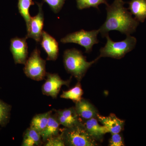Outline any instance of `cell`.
Returning a JSON list of instances; mask_svg holds the SVG:
<instances>
[{
  "instance_id": "cell-1",
  "label": "cell",
  "mask_w": 146,
  "mask_h": 146,
  "mask_svg": "<svg viewBox=\"0 0 146 146\" xmlns=\"http://www.w3.org/2000/svg\"><path fill=\"white\" fill-rule=\"evenodd\" d=\"M125 3L123 0H115L112 4L106 6L107 18L99 29L103 37H106L111 31H117L126 35L136 31L139 22L124 7Z\"/></svg>"
},
{
  "instance_id": "cell-2",
  "label": "cell",
  "mask_w": 146,
  "mask_h": 146,
  "mask_svg": "<svg viewBox=\"0 0 146 146\" xmlns=\"http://www.w3.org/2000/svg\"><path fill=\"white\" fill-rule=\"evenodd\" d=\"M100 58L99 56L91 61H86V58L80 51L75 48L66 50L63 55L65 70L80 82L91 65Z\"/></svg>"
},
{
  "instance_id": "cell-3",
  "label": "cell",
  "mask_w": 146,
  "mask_h": 146,
  "mask_svg": "<svg viewBox=\"0 0 146 146\" xmlns=\"http://www.w3.org/2000/svg\"><path fill=\"white\" fill-rule=\"evenodd\" d=\"M107 42L100 50L99 57H111L121 59L128 52L134 48L137 40L134 36L127 35L126 38L121 42H115L110 39L108 35L106 36Z\"/></svg>"
},
{
  "instance_id": "cell-4",
  "label": "cell",
  "mask_w": 146,
  "mask_h": 146,
  "mask_svg": "<svg viewBox=\"0 0 146 146\" xmlns=\"http://www.w3.org/2000/svg\"><path fill=\"white\" fill-rule=\"evenodd\" d=\"M65 146H96L97 142L88 133L83 123L70 127H65L60 132Z\"/></svg>"
},
{
  "instance_id": "cell-5",
  "label": "cell",
  "mask_w": 146,
  "mask_h": 146,
  "mask_svg": "<svg viewBox=\"0 0 146 146\" xmlns=\"http://www.w3.org/2000/svg\"><path fill=\"white\" fill-rule=\"evenodd\" d=\"M46 60L40 56V50L36 48L27 60L23 70L27 77L35 81H41L46 75Z\"/></svg>"
},
{
  "instance_id": "cell-6",
  "label": "cell",
  "mask_w": 146,
  "mask_h": 146,
  "mask_svg": "<svg viewBox=\"0 0 146 146\" xmlns=\"http://www.w3.org/2000/svg\"><path fill=\"white\" fill-rule=\"evenodd\" d=\"M99 33V29L91 31L81 30L67 35L60 39V42L63 44L71 43L78 44L85 48V52L89 53L92 51L94 45L99 42L98 39V35Z\"/></svg>"
},
{
  "instance_id": "cell-7",
  "label": "cell",
  "mask_w": 146,
  "mask_h": 146,
  "mask_svg": "<svg viewBox=\"0 0 146 146\" xmlns=\"http://www.w3.org/2000/svg\"><path fill=\"white\" fill-rule=\"evenodd\" d=\"M46 82L42 86V91L44 95L56 98L63 85L69 86L70 80H64L58 74L47 73Z\"/></svg>"
},
{
  "instance_id": "cell-8",
  "label": "cell",
  "mask_w": 146,
  "mask_h": 146,
  "mask_svg": "<svg viewBox=\"0 0 146 146\" xmlns=\"http://www.w3.org/2000/svg\"><path fill=\"white\" fill-rule=\"evenodd\" d=\"M39 9L38 14L32 17L29 28L27 31L25 37L27 39L32 38L36 42H41L44 27V15L42 9V4L36 3Z\"/></svg>"
},
{
  "instance_id": "cell-9",
  "label": "cell",
  "mask_w": 146,
  "mask_h": 146,
  "mask_svg": "<svg viewBox=\"0 0 146 146\" xmlns=\"http://www.w3.org/2000/svg\"><path fill=\"white\" fill-rule=\"evenodd\" d=\"M27 38L16 37L11 40L10 50L16 64L25 65L27 60L28 45Z\"/></svg>"
},
{
  "instance_id": "cell-10",
  "label": "cell",
  "mask_w": 146,
  "mask_h": 146,
  "mask_svg": "<svg viewBox=\"0 0 146 146\" xmlns=\"http://www.w3.org/2000/svg\"><path fill=\"white\" fill-rule=\"evenodd\" d=\"M41 45L48 55L47 60H56L59 53L58 43L54 37L44 31L42 32Z\"/></svg>"
},
{
  "instance_id": "cell-11",
  "label": "cell",
  "mask_w": 146,
  "mask_h": 146,
  "mask_svg": "<svg viewBox=\"0 0 146 146\" xmlns=\"http://www.w3.org/2000/svg\"><path fill=\"white\" fill-rule=\"evenodd\" d=\"M97 119L103 125L105 126L111 134L119 133L123 129L125 122L118 118L114 114H111L107 117L98 114Z\"/></svg>"
},
{
  "instance_id": "cell-12",
  "label": "cell",
  "mask_w": 146,
  "mask_h": 146,
  "mask_svg": "<svg viewBox=\"0 0 146 146\" xmlns=\"http://www.w3.org/2000/svg\"><path fill=\"white\" fill-rule=\"evenodd\" d=\"M96 119L92 118L83 123L86 131L97 142L102 141L105 134L109 133V131L105 126L100 125Z\"/></svg>"
},
{
  "instance_id": "cell-13",
  "label": "cell",
  "mask_w": 146,
  "mask_h": 146,
  "mask_svg": "<svg viewBox=\"0 0 146 146\" xmlns=\"http://www.w3.org/2000/svg\"><path fill=\"white\" fill-rule=\"evenodd\" d=\"M75 108L79 117L84 121L97 118L99 114L98 110L87 100L82 99L75 103Z\"/></svg>"
},
{
  "instance_id": "cell-14",
  "label": "cell",
  "mask_w": 146,
  "mask_h": 146,
  "mask_svg": "<svg viewBox=\"0 0 146 146\" xmlns=\"http://www.w3.org/2000/svg\"><path fill=\"white\" fill-rule=\"evenodd\" d=\"M60 123L56 114L52 113L50 117L48 122L44 129L40 133L43 143H45L49 138L60 134L61 130Z\"/></svg>"
},
{
  "instance_id": "cell-15",
  "label": "cell",
  "mask_w": 146,
  "mask_h": 146,
  "mask_svg": "<svg viewBox=\"0 0 146 146\" xmlns=\"http://www.w3.org/2000/svg\"><path fill=\"white\" fill-rule=\"evenodd\" d=\"M129 10L135 19L143 23L146 19V0H131L128 3Z\"/></svg>"
},
{
  "instance_id": "cell-16",
  "label": "cell",
  "mask_w": 146,
  "mask_h": 146,
  "mask_svg": "<svg viewBox=\"0 0 146 146\" xmlns=\"http://www.w3.org/2000/svg\"><path fill=\"white\" fill-rule=\"evenodd\" d=\"M43 143L40 133L30 127L24 133L22 146H39Z\"/></svg>"
},
{
  "instance_id": "cell-17",
  "label": "cell",
  "mask_w": 146,
  "mask_h": 146,
  "mask_svg": "<svg viewBox=\"0 0 146 146\" xmlns=\"http://www.w3.org/2000/svg\"><path fill=\"white\" fill-rule=\"evenodd\" d=\"M52 113V110H50L35 115L31 120L30 127L40 133L46 126L50 117Z\"/></svg>"
},
{
  "instance_id": "cell-18",
  "label": "cell",
  "mask_w": 146,
  "mask_h": 146,
  "mask_svg": "<svg viewBox=\"0 0 146 146\" xmlns=\"http://www.w3.org/2000/svg\"><path fill=\"white\" fill-rule=\"evenodd\" d=\"M34 5V3L33 0H18V10L25 21L27 31L28 30L29 28L32 18L30 15L29 8L31 5Z\"/></svg>"
},
{
  "instance_id": "cell-19",
  "label": "cell",
  "mask_w": 146,
  "mask_h": 146,
  "mask_svg": "<svg viewBox=\"0 0 146 146\" xmlns=\"http://www.w3.org/2000/svg\"><path fill=\"white\" fill-rule=\"evenodd\" d=\"M83 91L82 89L81 84L78 82L73 88L67 91H63L60 98L65 99L72 100L75 103L80 101L82 99Z\"/></svg>"
},
{
  "instance_id": "cell-20",
  "label": "cell",
  "mask_w": 146,
  "mask_h": 146,
  "mask_svg": "<svg viewBox=\"0 0 146 146\" xmlns=\"http://www.w3.org/2000/svg\"><path fill=\"white\" fill-rule=\"evenodd\" d=\"M55 111L63 115L66 119L72 123L74 126L83 123L82 120L79 117L76 112L75 107L70 108L63 110H55Z\"/></svg>"
},
{
  "instance_id": "cell-21",
  "label": "cell",
  "mask_w": 146,
  "mask_h": 146,
  "mask_svg": "<svg viewBox=\"0 0 146 146\" xmlns=\"http://www.w3.org/2000/svg\"><path fill=\"white\" fill-rule=\"evenodd\" d=\"M11 106L0 99V126L4 127L9 121Z\"/></svg>"
},
{
  "instance_id": "cell-22",
  "label": "cell",
  "mask_w": 146,
  "mask_h": 146,
  "mask_svg": "<svg viewBox=\"0 0 146 146\" xmlns=\"http://www.w3.org/2000/svg\"><path fill=\"white\" fill-rule=\"evenodd\" d=\"M77 7L82 10L84 9L94 7L99 9L98 6L102 4L108 5L106 0H76Z\"/></svg>"
},
{
  "instance_id": "cell-23",
  "label": "cell",
  "mask_w": 146,
  "mask_h": 146,
  "mask_svg": "<svg viewBox=\"0 0 146 146\" xmlns=\"http://www.w3.org/2000/svg\"><path fill=\"white\" fill-rule=\"evenodd\" d=\"M44 145L45 146H64L65 142L61 133L57 136H52L46 141Z\"/></svg>"
},
{
  "instance_id": "cell-24",
  "label": "cell",
  "mask_w": 146,
  "mask_h": 146,
  "mask_svg": "<svg viewBox=\"0 0 146 146\" xmlns=\"http://www.w3.org/2000/svg\"><path fill=\"white\" fill-rule=\"evenodd\" d=\"M46 3L52 10L55 13L60 11L63 7L66 0H43Z\"/></svg>"
},
{
  "instance_id": "cell-25",
  "label": "cell",
  "mask_w": 146,
  "mask_h": 146,
  "mask_svg": "<svg viewBox=\"0 0 146 146\" xmlns=\"http://www.w3.org/2000/svg\"><path fill=\"white\" fill-rule=\"evenodd\" d=\"M109 145L110 146H124L122 138L119 133L112 134V136L109 141Z\"/></svg>"
}]
</instances>
